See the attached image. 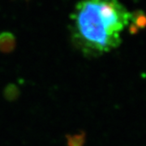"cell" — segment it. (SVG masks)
Returning <instances> with one entry per match:
<instances>
[{
  "instance_id": "obj_1",
  "label": "cell",
  "mask_w": 146,
  "mask_h": 146,
  "mask_svg": "<svg viewBox=\"0 0 146 146\" xmlns=\"http://www.w3.org/2000/svg\"><path fill=\"white\" fill-rule=\"evenodd\" d=\"M133 15L119 0H78L70 16L73 43L98 56L119 46Z\"/></svg>"
},
{
  "instance_id": "obj_2",
  "label": "cell",
  "mask_w": 146,
  "mask_h": 146,
  "mask_svg": "<svg viewBox=\"0 0 146 146\" xmlns=\"http://www.w3.org/2000/svg\"><path fill=\"white\" fill-rule=\"evenodd\" d=\"M16 45V39L12 33L3 32L0 33V51L10 52Z\"/></svg>"
}]
</instances>
